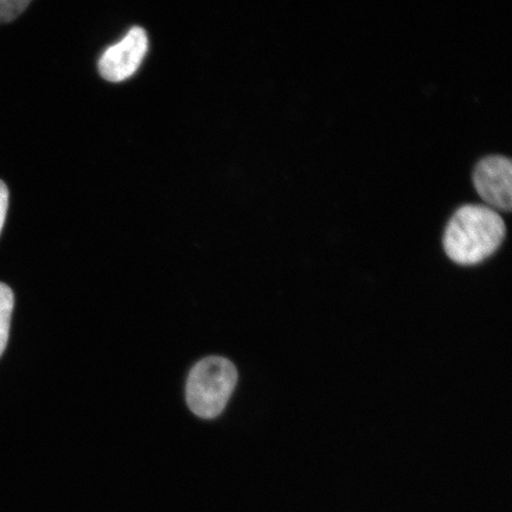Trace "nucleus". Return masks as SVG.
<instances>
[{
    "mask_svg": "<svg viewBox=\"0 0 512 512\" xmlns=\"http://www.w3.org/2000/svg\"><path fill=\"white\" fill-rule=\"evenodd\" d=\"M507 235L498 211L484 204H465L448 221L443 245L448 259L460 266H476L494 255Z\"/></svg>",
    "mask_w": 512,
    "mask_h": 512,
    "instance_id": "f257e3e1",
    "label": "nucleus"
},
{
    "mask_svg": "<svg viewBox=\"0 0 512 512\" xmlns=\"http://www.w3.org/2000/svg\"><path fill=\"white\" fill-rule=\"evenodd\" d=\"M238 370L227 358H204L192 368L187 384L191 412L203 419L219 416L238 383Z\"/></svg>",
    "mask_w": 512,
    "mask_h": 512,
    "instance_id": "f03ea898",
    "label": "nucleus"
},
{
    "mask_svg": "<svg viewBox=\"0 0 512 512\" xmlns=\"http://www.w3.org/2000/svg\"><path fill=\"white\" fill-rule=\"evenodd\" d=\"M473 185L484 206L510 213L512 208V165L504 156H489L479 160L473 171Z\"/></svg>",
    "mask_w": 512,
    "mask_h": 512,
    "instance_id": "7ed1b4c3",
    "label": "nucleus"
},
{
    "mask_svg": "<svg viewBox=\"0 0 512 512\" xmlns=\"http://www.w3.org/2000/svg\"><path fill=\"white\" fill-rule=\"evenodd\" d=\"M149 50L143 28L134 27L123 40L108 48L99 60V72L106 81L123 82L136 74Z\"/></svg>",
    "mask_w": 512,
    "mask_h": 512,
    "instance_id": "20e7f679",
    "label": "nucleus"
},
{
    "mask_svg": "<svg viewBox=\"0 0 512 512\" xmlns=\"http://www.w3.org/2000/svg\"><path fill=\"white\" fill-rule=\"evenodd\" d=\"M15 296L11 288L0 283V357L8 347L12 311H14Z\"/></svg>",
    "mask_w": 512,
    "mask_h": 512,
    "instance_id": "39448f33",
    "label": "nucleus"
},
{
    "mask_svg": "<svg viewBox=\"0 0 512 512\" xmlns=\"http://www.w3.org/2000/svg\"><path fill=\"white\" fill-rule=\"evenodd\" d=\"M31 2L32 0H0V24L15 21Z\"/></svg>",
    "mask_w": 512,
    "mask_h": 512,
    "instance_id": "423d86ee",
    "label": "nucleus"
},
{
    "mask_svg": "<svg viewBox=\"0 0 512 512\" xmlns=\"http://www.w3.org/2000/svg\"><path fill=\"white\" fill-rule=\"evenodd\" d=\"M9 208V190L3 181H0V233H2L6 214Z\"/></svg>",
    "mask_w": 512,
    "mask_h": 512,
    "instance_id": "0eeeda50",
    "label": "nucleus"
}]
</instances>
